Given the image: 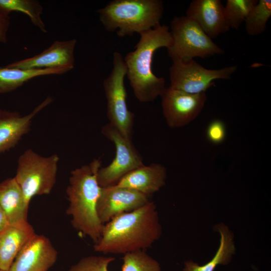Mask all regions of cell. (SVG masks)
Segmentation results:
<instances>
[{
	"label": "cell",
	"instance_id": "obj_1",
	"mask_svg": "<svg viewBox=\"0 0 271 271\" xmlns=\"http://www.w3.org/2000/svg\"><path fill=\"white\" fill-rule=\"evenodd\" d=\"M162 228L156 206L149 201L136 210L120 214L103 225L95 251L125 254L146 250L159 239Z\"/></svg>",
	"mask_w": 271,
	"mask_h": 271
},
{
	"label": "cell",
	"instance_id": "obj_2",
	"mask_svg": "<svg viewBox=\"0 0 271 271\" xmlns=\"http://www.w3.org/2000/svg\"><path fill=\"white\" fill-rule=\"evenodd\" d=\"M134 50L123 58L126 75L134 96L141 102H150L161 96L165 89V80L153 72L155 52L162 47L168 48L172 38L169 27L159 25L140 34Z\"/></svg>",
	"mask_w": 271,
	"mask_h": 271
},
{
	"label": "cell",
	"instance_id": "obj_3",
	"mask_svg": "<svg viewBox=\"0 0 271 271\" xmlns=\"http://www.w3.org/2000/svg\"><path fill=\"white\" fill-rule=\"evenodd\" d=\"M99 159L82 166L71 172L66 194L69 202L66 213L72 217L73 227L96 243L100 237L104 224L96 211V204L101 187L97 180L101 167Z\"/></svg>",
	"mask_w": 271,
	"mask_h": 271
},
{
	"label": "cell",
	"instance_id": "obj_4",
	"mask_svg": "<svg viewBox=\"0 0 271 271\" xmlns=\"http://www.w3.org/2000/svg\"><path fill=\"white\" fill-rule=\"evenodd\" d=\"M164 11L160 0H113L97 11L108 32L118 36L140 34L160 24Z\"/></svg>",
	"mask_w": 271,
	"mask_h": 271
},
{
	"label": "cell",
	"instance_id": "obj_5",
	"mask_svg": "<svg viewBox=\"0 0 271 271\" xmlns=\"http://www.w3.org/2000/svg\"><path fill=\"white\" fill-rule=\"evenodd\" d=\"M169 29L172 43L167 50L173 62L206 58L224 52L195 22L186 16L174 17Z\"/></svg>",
	"mask_w": 271,
	"mask_h": 271
},
{
	"label": "cell",
	"instance_id": "obj_6",
	"mask_svg": "<svg viewBox=\"0 0 271 271\" xmlns=\"http://www.w3.org/2000/svg\"><path fill=\"white\" fill-rule=\"evenodd\" d=\"M59 160L57 155L42 157L32 149L20 156L15 178L28 205L34 196L51 192L56 183Z\"/></svg>",
	"mask_w": 271,
	"mask_h": 271
},
{
	"label": "cell",
	"instance_id": "obj_7",
	"mask_svg": "<svg viewBox=\"0 0 271 271\" xmlns=\"http://www.w3.org/2000/svg\"><path fill=\"white\" fill-rule=\"evenodd\" d=\"M126 68L123 58L118 52L113 54L112 70L103 82L106 99L107 116L109 123L125 138L131 140L134 114L126 103L124 85Z\"/></svg>",
	"mask_w": 271,
	"mask_h": 271
},
{
	"label": "cell",
	"instance_id": "obj_8",
	"mask_svg": "<svg viewBox=\"0 0 271 271\" xmlns=\"http://www.w3.org/2000/svg\"><path fill=\"white\" fill-rule=\"evenodd\" d=\"M101 133L115 148L113 160L108 166L100 167L97 172L98 184L104 188L114 185L123 176L144 163L132 141L123 137L109 123L102 127Z\"/></svg>",
	"mask_w": 271,
	"mask_h": 271
},
{
	"label": "cell",
	"instance_id": "obj_9",
	"mask_svg": "<svg viewBox=\"0 0 271 271\" xmlns=\"http://www.w3.org/2000/svg\"><path fill=\"white\" fill-rule=\"evenodd\" d=\"M236 65L218 69H207L194 59L173 61L169 69L170 87L190 93H205L216 79H229Z\"/></svg>",
	"mask_w": 271,
	"mask_h": 271
},
{
	"label": "cell",
	"instance_id": "obj_10",
	"mask_svg": "<svg viewBox=\"0 0 271 271\" xmlns=\"http://www.w3.org/2000/svg\"><path fill=\"white\" fill-rule=\"evenodd\" d=\"M164 116L172 128L185 126L194 120L205 104L206 93H190L171 87L161 96Z\"/></svg>",
	"mask_w": 271,
	"mask_h": 271
},
{
	"label": "cell",
	"instance_id": "obj_11",
	"mask_svg": "<svg viewBox=\"0 0 271 271\" xmlns=\"http://www.w3.org/2000/svg\"><path fill=\"white\" fill-rule=\"evenodd\" d=\"M150 201L149 196L136 190L115 185L101 188L96 211L104 224L115 216L138 209Z\"/></svg>",
	"mask_w": 271,
	"mask_h": 271
},
{
	"label": "cell",
	"instance_id": "obj_12",
	"mask_svg": "<svg viewBox=\"0 0 271 271\" xmlns=\"http://www.w3.org/2000/svg\"><path fill=\"white\" fill-rule=\"evenodd\" d=\"M57 255L50 240L35 233L20 250L9 271H48Z\"/></svg>",
	"mask_w": 271,
	"mask_h": 271
},
{
	"label": "cell",
	"instance_id": "obj_13",
	"mask_svg": "<svg viewBox=\"0 0 271 271\" xmlns=\"http://www.w3.org/2000/svg\"><path fill=\"white\" fill-rule=\"evenodd\" d=\"M76 39L55 41L42 53L32 57L15 61L7 66L23 69L64 68L70 71L75 64Z\"/></svg>",
	"mask_w": 271,
	"mask_h": 271
},
{
	"label": "cell",
	"instance_id": "obj_14",
	"mask_svg": "<svg viewBox=\"0 0 271 271\" xmlns=\"http://www.w3.org/2000/svg\"><path fill=\"white\" fill-rule=\"evenodd\" d=\"M186 16L195 22L212 40L230 29L220 0H193L187 9Z\"/></svg>",
	"mask_w": 271,
	"mask_h": 271
},
{
	"label": "cell",
	"instance_id": "obj_15",
	"mask_svg": "<svg viewBox=\"0 0 271 271\" xmlns=\"http://www.w3.org/2000/svg\"><path fill=\"white\" fill-rule=\"evenodd\" d=\"M52 101L53 98L48 96L25 116L17 111L0 109V153L14 147L22 136L29 131L34 116Z\"/></svg>",
	"mask_w": 271,
	"mask_h": 271
},
{
	"label": "cell",
	"instance_id": "obj_16",
	"mask_svg": "<svg viewBox=\"0 0 271 271\" xmlns=\"http://www.w3.org/2000/svg\"><path fill=\"white\" fill-rule=\"evenodd\" d=\"M167 171L162 164H144L125 175L114 185L133 189L149 196L165 185Z\"/></svg>",
	"mask_w": 271,
	"mask_h": 271
},
{
	"label": "cell",
	"instance_id": "obj_17",
	"mask_svg": "<svg viewBox=\"0 0 271 271\" xmlns=\"http://www.w3.org/2000/svg\"><path fill=\"white\" fill-rule=\"evenodd\" d=\"M35 234L28 221L8 224L0 231V269L9 270L20 250Z\"/></svg>",
	"mask_w": 271,
	"mask_h": 271
},
{
	"label": "cell",
	"instance_id": "obj_18",
	"mask_svg": "<svg viewBox=\"0 0 271 271\" xmlns=\"http://www.w3.org/2000/svg\"><path fill=\"white\" fill-rule=\"evenodd\" d=\"M0 207L4 212L8 224L28 221L29 205L15 177L7 179L0 183Z\"/></svg>",
	"mask_w": 271,
	"mask_h": 271
},
{
	"label": "cell",
	"instance_id": "obj_19",
	"mask_svg": "<svg viewBox=\"0 0 271 271\" xmlns=\"http://www.w3.org/2000/svg\"><path fill=\"white\" fill-rule=\"evenodd\" d=\"M68 71L64 68L23 69L0 66V93L14 91L36 77L62 74Z\"/></svg>",
	"mask_w": 271,
	"mask_h": 271
},
{
	"label": "cell",
	"instance_id": "obj_20",
	"mask_svg": "<svg viewBox=\"0 0 271 271\" xmlns=\"http://www.w3.org/2000/svg\"><path fill=\"white\" fill-rule=\"evenodd\" d=\"M220 234L219 246L212 259L204 265H199L192 261L185 262L184 271H214L219 264H226L235 251L232 233L223 224L217 226Z\"/></svg>",
	"mask_w": 271,
	"mask_h": 271
},
{
	"label": "cell",
	"instance_id": "obj_21",
	"mask_svg": "<svg viewBox=\"0 0 271 271\" xmlns=\"http://www.w3.org/2000/svg\"><path fill=\"white\" fill-rule=\"evenodd\" d=\"M12 12H19L27 15L34 26L46 33V26L41 15L43 7L36 0H0V14L9 17Z\"/></svg>",
	"mask_w": 271,
	"mask_h": 271
},
{
	"label": "cell",
	"instance_id": "obj_22",
	"mask_svg": "<svg viewBox=\"0 0 271 271\" xmlns=\"http://www.w3.org/2000/svg\"><path fill=\"white\" fill-rule=\"evenodd\" d=\"M270 16L271 1H258L244 21L247 34L255 36L262 34L266 30V24Z\"/></svg>",
	"mask_w": 271,
	"mask_h": 271
},
{
	"label": "cell",
	"instance_id": "obj_23",
	"mask_svg": "<svg viewBox=\"0 0 271 271\" xmlns=\"http://www.w3.org/2000/svg\"><path fill=\"white\" fill-rule=\"evenodd\" d=\"M257 2V0H227L224 6V12L230 28L238 29Z\"/></svg>",
	"mask_w": 271,
	"mask_h": 271
},
{
	"label": "cell",
	"instance_id": "obj_24",
	"mask_svg": "<svg viewBox=\"0 0 271 271\" xmlns=\"http://www.w3.org/2000/svg\"><path fill=\"white\" fill-rule=\"evenodd\" d=\"M121 271H161L159 262L146 250H138L124 254Z\"/></svg>",
	"mask_w": 271,
	"mask_h": 271
},
{
	"label": "cell",
	"instance_id": "obj_25",
	"mask_svg": "<svg viewBox=\"0 0 271 271\" xmlns=\"http://www.w3.org/2000/svg\"><path fill=\"white\" fill-rule=\"evenodd\" d=\"M114 259L111 256H86L71 266L68 271H108L109 264Z\"/></svg>",
	"mask_w": 271,
	"mask_h": 271
},
{
	"label": "cell",
	"instance_id": "obj_26",
	"mask_svg": "<svg viewBox=\"0 0 271 271\" xmlns=\"http://www.w3.org/2000/svg\"><path fill=\"white\" fill-rule=\"evenodd\" d=\"M206 136L212 144L222 143L226 137V127L224 122L219 119L212 121L207 128Z\"/></svg>",
	"mask_w": 271,
	"mask_h": 271
},
{
	"label": "cell",
	"instance_id": "obj_27",
	"mask_svg": "<svg viewBox=\"0 0 271 271\" xmlns=\"http://www.w3.org/2000/svg\"><path fill=\"white\" fill-rule=\"evenodd\" d=\"M10 25V17L0 14V42H7V34Z\"/></svg>",
	"mask_w": 271,
	"mask_h": 271
},
{
	"label": "cell",
	"instance_id": "obj_28",
	"mask_svg": "<svg viewBox=\"0 0 271 271\" xmlns=\"http://www.w3.org/2000/svg\"><path fill=\"white\" fill-rule=\"evenodd\" d=\"M8 225L6 216L4 211L0 207V231Z\"/></svg>",
	"mask_w": 271,
	"mask_h": 271
},
{
	"label": "cell",
	"instance_id": "obj_29",
	"mask_svg": "<svg viewBox=\"0 0 271 271\" xmlns=\"http://www.w3.org/2000/svg\"><path fill=\"white\" fill-rule=\"evenodd\" d=\"M0 271H5V270H2V269H0Z\"/></svg>",
	"mask_w": 271,
	"mask_h": 271
}]
</instances>
